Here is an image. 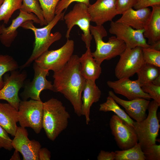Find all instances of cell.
<instances>
[{"label": "cell", "mask_w": 160, "mask_h": 160, "mask_svg": "<svg viewBox=\"0 0 160 160\" xmlns=\"http://www.w3.org/2000/svg\"><path fill=\"white\" fill-rule=\"evenodd\" d=\"M12 140L8 133L0 125V149L4 148L11 151L13 148L12 145Z\"/></svg>", "instance_id": "34"}, {"label": "cell", "mask_w": 160, "mask_h": 160, "mask_svg": "<svg viewBox=\"0 0 160 160\" xmlns=\"http://www.w3.org/2000/svg\"><path fill=\"white\" fill-rule=\"evenodd\" d=\"M10 160H20L19 152L15 150L14 153L10 159Z\"/></svg>", "instance_id": "40"}, {"label": "cell", "mask_w": 160, "mask_h": 160, "mask_svg": "<svg viewBox=\"0 0 160 160\" xmlns=\"http://www.w3.org/2000/svg\"><path fill=\"white\" fill-rule=\"evenodd\" d=\"M74 2L84 3L88 6L90 4L89 0H61L56 7L55 15L62 12L64 10L66 9L72 3Z\"/></svg>", "instance_id": "35"}, {"label": "cell", "mask_w": 160, "mask_h": 160, "mask_svg": "<svg viewBox=\"0 0 160 160\" xmlns=\"http://www.w3.org/2000/svg\"><path fill=\"white\" fill-rule=\"evenodd\" d=\"M119 56L115 69V75L118 79L133 76L145 63L140 47L126 48Z\"/></svg>", "instance_id": "9"}, {"label": "cell", "mask_w": 160, "mask_h": 160, "mask_svg": "<svg viewBox=\"0 0 160 160\" xmlns=\"http://www.w3.org/2000/svg\"><path fill=\"white\" fill-rule=\"evenodd\" d=\"M137 0H116L118 15L122 14L127 9L133 7Z\"/></svg>", "instance_id": "36"}, {"label": "cell", "mask_w": 160, "mask_h": 160, "mask_svg": "<svg viewBox=\"0 0 160 160\" xmlns=\"http://www.w3.org/2000/svg\"><path fill=\"white\" fill-rule=\"evenodd\" d=\"M115 152V160H145L143 153L138 142L130 148L116 151Z\"/></svg>", "instance_id": "26"}, {"label": "cell", "mask_w": 160, "mask_h": 160, "mask_svg": "<svg viewBox=\"0 0 160 160\" xmlns=\"http://www.w3.org/2000/svg\"><path fill=\"white\" fill-rule=\"evenodd\" d=\"M22 0H4L0 7V22L7 24L14 12L20 9Z\"/></svg>", "instance_id": "27"}, {"label": "cell", "mask_w": 160, "mask_h": 160, "mask_svg": "<svg viewBox=\"0 0 160 160\" xmlns=\"http://www.w3.org/2000/svg\"><path fill=\"white\" fill-rule=\"evenodd\" d=\"M109 126L117 145L121 150L130 148L138 142L133 127L116 114L111 118Z\"/></svg>", "instance_id": "11"}, {"label": "cell", "mask_w": 160, "mask_h": 160, "mask_svg": "<svg viewBox=\"0 0 160 160\" xmlns=\"http://www.w3.org/2000/svg\"><path fill=\"white\" fill-rule=\"evenodd\" d=\"M148 7L134 10L130 8L124 12L116 22L121 23L136 30L144 29L151 13Z\"/></svg>", "instance_id": "19"}, {"label": "cell", "mask_w": 160, "mask_h": 160, "mask_svg": "<svg viewBox=\"0 0 160 160\" xmlns=\"http://www.w3.org/2000/svg\"><path fill=\"white\" fill-rule=\"evenodd\" d=\"M148 20L144 29L143 35L148 44L152 46L160 44V5L153 6Z\"/></svg>", "instance_id": "21"}, {"label": "cell", "mask_w": 160, "mask_h": 160, "mask_svg": "<svg viewBox=\"0 0 160 160\" xmlns=\"http://www.w3.org/2000/svg\"><path fill=\"white\" fill-rule=\"evenodd\" d=\"M39 160H49L51 158V153L46 148H41L38 153Z\"/></svg>", "instance_id": "39"}, {"label": "cell", "mask_w": 160, "mask_h": 160, "mask_svg": "<svg viewBox=\"0 0 160 160\" xmlns=\"http://www.w3.org/2000/svg\"><path fill=\"white\" fill-rule=\"evenodd\" d=\"M99 111L107 112L112 111L130 125L133 126V121L126 113L119 106L111 96L108 95L105 102L100 105Z\"/></svg>", "instance_id": "24"}, {"label": "cell", "mask_w": 160, "mask_h": 160, "mask_svg": "<svg viewBox=\"0 0 160 160\" xmlns=\"http://www.w3.org/2000/svg\"><path fill=\"white\" fill-rule=\"evenodd\" d=\"M152 83L155 85L160 86V75L155 78Z\"/></svg>", "instance_id": "41"}, {"label": "cell", "mask_w": 160, "mask_h": 160, "mask_svg": "<svg viewBox=\"0 0 160 160\" xmlns=\"http://www.w3.org/2000/svg\"><path fill=\"white\" fill-rule=\"evenodd\" d=\"M143 59L145 63L153 65L160 68V51L150 47L142 48Z\"/></svg>", "instance_id": "31"}, {"label": "cell", "mask_w": 160, "mask_h": 160, "mask_svg": "<svg viewBox=\"0 0 160 160\" xmlns=\"http://www.w3.org/2000/svg\"><path fill=\"white\" fill-rule=\"evenodd\" d=\"M28 133L25 128L18 127L12 145L15 150L20 153L23 160H39L38 153L41 145L35 140H30Z\"/></svg>", "instance_id": "14"}, {"label": "cell", "mask_w": 160, "mask_h": 160, "mask_svg": "<svg viewBox=\"0 0 160 160\" xmlns=\"http://www.w3.org/2000/svg\"><path fill=\"white\" fill-rule=\"evenodd\" d=\"M107 84L115 93L126 97L129 100L143 98L150 100L151 96L144 92L137 79L132 80L129 78H123L115 81H108Z\"/></svg>", "instance_id": "15"}, {"label": "cell", "mask_w": 160, "mask_h": 160, "mask_svg": "<svg viewBox=\"0 0 160 160\" xmlns=\"http://www.w3.org/2000/svg\"><path fill=\"white\" fill-rule=\"evenodd\" d=\"M18 111L9 103H0V125L12 136H14L18 127Z\"/></svg>", "instance_id": "22"}, {"label": "cell", "mask_w": 160, "mask_h": 160, "mask_svg": "<svg viewBox=\"0 0 160 160\" xmlns=\"http://www.w3.org/2000/svg\"><path fill=\"white\" fill-rule=\"evenodd\" d=\"M142 151L145 160H160V145H152L143 149Z\"/></svg>", "instance_id": "32"}, {"label": "cell", "mask_w": 160, "mask_h": 160, "mask_svg": "<svg viewBox=\"0 0 160 160\" xmlns=\"http://www.w3.org/2000/svg\"><path fill=\"white\" fill-rule=\"evenodd\" d=\"M136 73L137 80L141 87L152 83L155 78L160 75V67L145 63Z\"/></svg>", "instance_id": "25"}, {"label": "cell", "mask_w": 160, "mask_h": 160, "mask_svg": "<svg viewBox=\"0 0 160 160\" xmlns=\"http://www.w3.org/2000/svg\"><path fill=\"white\" fill-rule=\"evenodd\" d=\"M34 76L32 81L25 87L21 96L23 100L29 98L35 100H41V92L44 90H49L54 92L53 84L47 80L46 77L49 74V71L38 66L35 62L33 64Z\"/></svg>", "instance_id": "13"}, {"label": "cell", "mask_w": 160, "mask_h": 160, "mask_svg": "<svg viewBox=\"0 0 160 160\" xmlns=\"http://www.w3.org/2000/svg\"><path fill=\"white\" fill-rule=\"evenodd\" d=\"M26 76L25 71L20 72L17 70L5 74L3 79V86L0 89V100L7 101L18 111L21 101L18 92Z\"/></svg>", "instance_id": "10"}, {"label": "cell", "mask_w": 160, "mask_h": 160, "mask_svg": "<svg viewBox=\"0 0 160 160\" xmlns=\"http://www.w3.org/2000/svg\"><path fill=\"white\" fill-rule=\"evenodd\" d=\"M88 7L85 4L77 2L63 17L67 28L66 38H69L72 28L75 25H77L83 32L81 39L87 49L90 48L92 39L90 30L91 19Z\"/></svg>", "instance_id": "6"}, {"label": "cell", "mask_w": 160, "mask_h": 160, "mask_svg": "<svg viewBox=\"0 0 160 160\" xmlns=\"http://www.w3.org/2000/svg\"><path fill=\"white\" fill-rule=\"evenodd\" d=\"M70 118L61 101L52 98L43 103L42 127L50 140L54 141L66 128Z\"/></svg>", "instance_id": "3"}, {"label": "cell", "mask_w": 160, "mask_h": 160, "mask_svg": "<svg viewBox=\"0 0 160 160\" xmlns=\"http://www.w3.org/2000/svg\"><path fill=\"white\" fill-rule=\"evenodd\" d=\"M81 74L86 80L95 81L102 73L100 65L94 59L90 48L79 58Z\"/></svg>", "instance_id": "23"}, {"label": "cell", "mask_w": 160, "mask_h": 160, "mask_svg": "<svg viewBox=\"0 0 160 160\" xmlns=\"http://www.w3.org/2000/svg\"><path fill=\"white\" fill-rule=\"evenodd\" d=\"M1 25L0 23V35L1 33Z\"/></svg>", "instance_id": "43"}, {"label": "cell", "mask_w": 160, "mask_h": 160, "mask_svg": "<svg viewBox=\"0 0 160 160\" xmlns=\"http://www.w3.org/2000/svg\"><path fill=\"white\" fill-rule=\"evenodd\" d=\"M158 5H160V0H137L133 7L138 9Z\"/></svg>", "instance_id": "37"}, {"label": "cell", "mask_w": 160, "mask_h": 160, "mask_svg": "<svg viewBox=\"0 0 160 160\" xmlns=\"http://www.w3.org/2000/svg\"><path fill=\"white\" fill-rule=\"evenodd\" d=\"M74 46V41L67 39L61 47L55 50L46 51L36 60L35 62L44 70L58 72L70 60L73 55Z\"/></svg>", "instance_id": "7"}, {"label": "cell", "mask_w": 160, "mask_h": 160, "mask_svg": "<svg viewBox=\"0 0 160 160\" xmlns=\"http://www.w3.org/2000/svg\"><path fill=\"white\" fill-rule=\"evenodd\" d=\"M79 57L73 55L70 60L60 71L54 72V92L64 96L72 105L78 116L81 115V95L86 80L81 74Z\"/></svg>", "instance_id": "1"}, {"label": "cell", "mask_w": 160, "mask_h": 160, "mask_svg": "<svg viewBox=\"0 0 160 160\" xmlns=\"http://www.w3.org/2000/svg\"><path fill=\"white\" fill-rule=\"evenodd\" d=\"M108 95L117 103L124 108L128 116L135 121H141L147 117L146 112L150 102V100L143 98L125 100L117 96L112 91H109Z\"/></svg>", "instance_id": "17"}, {"label": "cell", "mask_w": 160, "mask_h": 160, "mask_svg": "<svg viewBox=\"0 0 160 160\" xmlns=\"http://www.w3.org/2000/svg\"><path fill=\"white\" fill-rule=\"evenodd\" d=\"M18 67L17 63L12 57L0 54V89L4 85L3 75L8 72L17 70Z\"/></svg>", "instance_id": "29"}, {"label": "cell", "mask_w": 160, "mask_h": 160, "mask_svg": "<svg viewBox=\"0 0 160 160\" xmlns=\"http://www.w3.org/2000/svg\"><path fill=\"white\" fill-rule=\"evenodd\" d=\"M144 29L136 30L125 24L111 21L109 32L125 44L126 48L132 49L137 47L148 48L150 47L143 35Z\"/></svg>", "instance_id": "12"}, {"label": "cell", "mask_w": 160, "mask_h": 160, "mask_svg": "<svg viewBox=\"0 0 160 160\" xmlns=\"http://www.w3.org/2000/svg\"><path fill=\"white\" fill-rule=\"evenodd\" d=\"M90 30L96 44V50L92 54L99 65H101L105 60H109L120 56L126 49L124 42L115 36L109 37L107 42L103 40V38L107 35V32L103 25H90Z\"/></svg>", "instance_id": "4"}, {"label": "cell", "mask_w": 160, "mask_h": 160, "mask_svg": "<svg viewBox=\"0 0 160 160\" xmlns=\"http://www.w3.org/2000/svg\"><path fill=\"white\" fill-rule=\"evenodd\" d=\"M143 91L149 95L153 100L160 104V86L151 83L141 86Z\"/></svg>", "instance_id": "33"}, {"label": "cell", "mask_w": 160, "mask_h": 160, "mask_svg": "<svg viewBox=\"0 0 160 160\" xmlns=\"http://www.w3.org/2000/svg\"><path fill=\"white\" fill-rule=\"evenodd\" d=\"M81 97V115L85 116L87 124L90 121V109L92 105L98 102L101 97V92L95 81L86 80Z\"/></svg>", "instance_id": "20"}, {"label": "cell", "mask_w": 160, "mask_h": 160, "mask_svg": "<svg viewBox=\"0 0 160 160\" xmlns=\"http://www.w3.org/2000/svg\"><path fill=\"white\" fill-rule=\"evenodd\" d=\"M43 102L41 100H31L20 102L18 110V122L21 127H30L36 134L42 128Z\"/></svg>", "instance_id": "8"}, {"label": "cell", "mask_w": 160, "mask_h": 160, "mask_svg": "<svg viewBox=\"0 0 160 160\" xmlns=\"http://www.w3.org/2000/svg\"><path fill=\"white\" fill-rule=\"evenodd\" d=\"M61 0H38L42 9L44 16L48 23L51 22L55 16L56 7Z\"/></svg>", "instance_id": "30"}, {"label": "cell", "mask_w": 160, "mask_h": 160, "mask_svg": "<svg viewBox=\"0 0 160 160\" xmlns=\"http://www.w3.org/2000/svg\"><path fill=\"white\" fill-rule=\"evenodd\" d=\"M65 12L55 15L54 19L44 27L37 28L33 24L32 20L27 21L22 23L20 27L31 30L35 36L34 45L30 57L20 68L23 69L29 66L44 52L48 50L54 43L60 40L62 37L59 32L51 33V31L59 21L63 20Z\"/></svg>", "instance_id": "2"}, {"label": "cell", "mask_w": 160, "mask_h": 160, "mask_svg": "<svg viewBox=\"0 0 160 160\" xmlns=\"http://www.w3.org/2000/svg\"><path fill=\"white\" fill-rule=\"evenodd\" d=\"M115 156V152L101 150L97 156V159L98 160H114Z\"/></svg>", "instance_id": "38"}, {"label": "cell", "mask_w": 160, "mask_h": 160, "mask_svg": "<svg viewBox=\"0 0 160 160\" xmlns=\"http://www.w3.org/2000/svg\"><path fill=\"white\" fill-rule=\"evenodd\" d=\"M4 0H0V7L4 1Z\"/></svg>", "instance_id": "42"}, {"label": "cell", "mask_w": 160, "mask_h": 160, "mask_svg": "<svg viewBox=\"0 0 160 160\" xmlns=\"http://www.w3.org/2000/svg\"><path fill=\"white\" fill-rule=\"evenodd\" d=\"M20 10L28 13L34 14L40 20L41 26L47 24L38 0H22Z\"/></svg>", "instance_id": "28"}, {"label": "cell", "mask_w": 160, "mask_h": 160, "mask_svg": "<svg viewBox=\"0 0 160 160\" xmlns=\"http://www.w3.org/2000/svg\"><path fill=\"white\" fill-rule=\"evenodd\" d=\"M160 106V104L155 100L150 101L147 109L148 114L146 118L139 122L133 121V126L142 150L156 144L160 127L157 115Z\"/></svg>", "instance_id": "5"}, {"label": "cell", "mask_w": 160, "mask_h": 160, "mask_svg": "<svg viewBox=\"0 0 160 160\" xmlns=\"http://www.w3.org/2000/svg\"><path fill=\"white\" fill-rule=\"evenodd\" d=\"M20 10L18 15L12 20L10 25L6 27L4 25H1L0 41L6 47L11 46L17 35V29L22 23L28 20H32L33 23L40 24V20L34 14Z\"/></svg>", "instance_id": "18"}, {"label": "cell", "mask_w": 160, "mask_h": 160, "mask_svg": "<svg viewBox=\"0 0 160 160\" xmlns=\"http://www.w3.org/2000/svg\"><path fill=\"white\" fill-rule=\"evenodd\" d=\"M91 22L96 25H103L111 21L118 15L116 0H97L88 7Z\"/></svg>", "instance_id": "16"}]
</instances>
